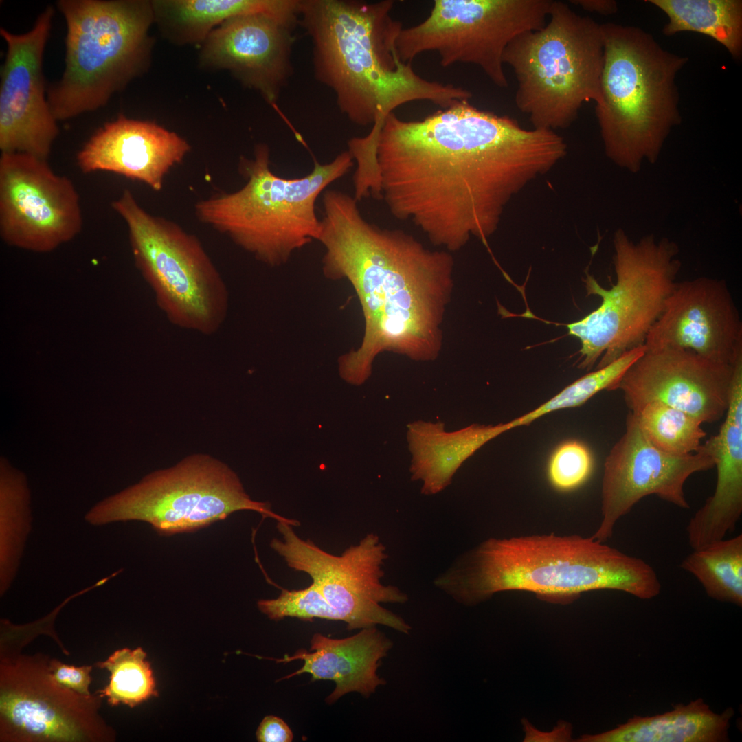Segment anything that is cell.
Masks as SVG:
<instances>
[{
    "instance_id": "1",
    "label": "cell",
    "mask_w": 742,
    "mask_h": 742,
    "mask_svg": "<svg viewBox=\"0 0 742 742\" xmlns=\"http://www.w3.org/2000/svg\"><path fill=\"white\" fill-rule=\"evenodd\" d=\"M566 153L556 131L524 128L467 100L421 120L391 113L377 139L381 199L449 252L471 236L487 245L512 198Z\"/></svg>"
},
{
    "instance_id": "2",
    "label": "cell",
    "mask_w": 742,
    "mask_h": 742,
    "mask_svg": "<svg viewBox=\"0 0 742 742\" xmlns=\"http://www.w3.org/2000/svg\"><path fill=\"white\" fill-rule=\"evenodd\" d=\"M354 196L324 192L317 240L325 249L323 271L353 286L364 321L362 343L340 357L341 377L360 385L384 351L418 361L435 360L441 325L453 286L450 252L433 251L401 229L367 221Z\"/></svg>"
},
{
    "instance_id": "3",
    "label": "cell",
    "mask_w": 742,
    "mask_h": 742,
    "mask_svg": "<svg viewBox=\"0 0 742 742\" xmlns=\"http://www.w3.org/2000/svg\"><path fill=\"white\" fill-rule=\"evenodd\" d=\"M395 1L300 0L298 23L313 43L315 76L332 89L341 111L360 126L383 122L404 104L427 100L446 109L472 93L427 80L398 55L403 29Z\"/></svg>"
},
{
    "instance_id": "4",
    "label": "cell",
    "mask_w": 742,
    "mask_h": 742,
    "mask_svg": "<svg viewBox=\"0 0 742 742\" xmlns=\"http://www.w3.org/2000/svg\"><path fill=\"white\" fill-rule=\"evenodd\" d=\"M603 543L554 534L489 538L457 556L434 584L464 606L510 590L572 596L614 589L644 600L660 594V582L649 563Z\"/></svg>"
},
{
    "instance_id": "5",
    "label": "cell",
    "mask_w": 742,
    "mask_h": 742,
    "mask_svg": "<svg viewBox=\"0 0 742 742\" xmlns=\"http://www.w3.org/2000/svg\"><path fill=\"white\" fill-rule=\"evenodd\" d=\"M604 61L595 111L605 153L636 172L655 163L671 130L679 124L676 77L688 60L664 49L641 28L601 24Z\"/></svg>"
},
{
    "instance_id": "6",
    "label": "cell",
    "mask_w": 742,
    "mask_h": 742,
    "mask_svg": "<svg viewBox=\"0 0 742 742\" xmlns=\"http://www.w3.org/2000/svg\"><path fill=\"white\" fill-rule=\"evenodd\" d=\"M269 155L267 145L256 146L253 159H240L245 185L197 202L195 214L259 260L279 266L295 251L317 240L316 200L348 172L355 161L348 150L344 151L329 163L315 162L304 177L286 179L271 171Z\"/></svg>"
},
{
    "instance_id": "7",
    "label": "cell",
    "mask_w": 742,
    "mask_h": 742,
    "mask_svg": "<svg viewBox=\"0 0 742 742\" xmlns=\"http://www.w3.org/2000/svg\"><path fill=\"white\" fill-rule=\"evenodd\" d=\"M67 26L65 69L47 98L57 121L104 106L147 67L151 1L59 0Z\"/></svg>"
},
{
    "instance_id": "8",
    "label": "cell",
    "mask_w": 742,
    "mask_h": 742,
    "mask_svg": "<svg viewBox=\"0 0 742 742\" xmlns=\"http://www.w3.org/2000/svg\"><path fill=\"white\" fill-rule=\"evenodd\" d=\"M546 25L513 39L504 64L517 79V108L533 128L570 126L585 102L597 103L604 61L601 24L552 1Z\"/></svg>"
},
{
    "instance_id": "9",
    "label": "cell",
    "mask_w": 742,
    "mask_h": 742,
    "mask_svg": "<svg viewBox=\"0 0 742 742\" xmlns=\"http://www.w3.org/2000/svg\"><path fill=\"white\" fill-rule=\"evenodd\" d=\"M616 283L601 286L588 273L583 280L587 295L601 298L600 305L582 319L563 324L581 344L579 368L589 370L615 361L644 344L664 311L681 268L678 246L653 235L633 243L622 229L614 238Z\"/></svg>"
},
{
    "instance_id": "10",
    "label": "cell",
    "mask_w": 742,
    "mask_h": 742,
    "mask_svg": "<svg viewBox=\"0 0 742 742\" xmlns=\"http://www.w3.org/2000/svg\"><path fill=\"white\" fill-rule=\"evenodd\" d=\"M245 510L299 525L297 520L274 513L269 503L251 499L226 464L206 455H195L105 498L85 519L93 526L141 521L161 535H172L196 531Z\"/></svg>"
},
{
    "instance_id": "11",
    "label": "cell",
    "mask_w": 742,
    "mask_h": 742,
    "mask_svg": "<svg viewBox=\"0 0 742 742\" xmlns=\"http://www.w3.org/2000/svg\"><path fill=\"white\" fill-rule=\"evenodd\" d=\"M111 207L124 221L135 264L159 307L175 325L205 335L216 332L228 308V293L196 236L153 215L125 189Z\"/></svg>"
},
{
    "instance_id": "12",
    "label": "cell",
    "mask_w": 742,
    "mask_h": 742,
    "mask_svg": "<svg viewBox=\"0 0 742 742\" xmlns=\"http://www.w3.org/2000/svg\"><path fill=\"white\" fill-rule=\"evenodd\" d=\"M553 0H435L423 22L403 28L398 36L404 63L436 52L440 65L479 67L494 85L508 87L503 55L518 36L543 27Z\"/></svg>"
},
{
    "instance_id": "13",
    "label": "cell",
    "mask_w": 742,
    "mask_h": 742,
    "mask_svg": "<svg viewBox=\"0 0 742 742\" xmlns=\"http://www.w3.org/2000/svg\"><path fill=\"white\" fill-rule=\"evenodd\" d=\"M282 539L273 538L270 547L287 565L308 574L312 583L335 609L348 630L386 626L403 634L412 627L398 614L384 608L382 603L403 604L408 596L398 587L385 585L382 578L385 560V546L374 533L366 535L359 542L333 555L310 539L300 538L287 523L277 521Z\"/></svg>"
},
{
    "instance_id": "14",
    "label": "cell",
    "mask_w": 742,
    "mask_h": 742,
    "mask_svg": "<svg viewBox=\"0 0 742 742\" xmlns=\"http://www.w3.org/2000/svg\"><path fill=\"white\" fill-rule=\"evenodd\" d=\"M48 657L1 655L0 741L103 742L113 730L98 713L101 697L59 684Z\"/></svg>"
},
{
    "instance_id": "15",
    "label": "cell",
    "mask_w": 742,
    "mask_h": 742,
    "mask_svg": "<svg viewBox=\"0 0 742 742\" xmlns=\"http://www.w3.org/2000/svg\"><path fill=\"white\" fill-rule=\"evenodd\" d=\"M82 213L70 179L47 160L21 153L0 156V235L10 245L47 252L81 231Z\"/></svg>"
},
{
    "instance_id": "16",
    "label": "cell",
    "mask_w": 742,
    "mask_h": 742,
    "mask_svg": "<svg viewBox=\"0 0 742 742\" xmlns=\"http://www.w3.org/2000/svg\"><path fill=\"white\" fill-rule=\"evenodd\" d=\"M714 467L712 458L701 447L695 453L676 456L654 446L642 432L630 412L626 429L606 458L602 482V519L592 537L604 542L616 522L641 499L654 495L688 509L684 484L695 473Z\"/></svg>"
},
{
    "instance_id": "17",
    "label": "cell",
    "mask_w": 742,
    "mask_h": 742,
    "mask_svg": "<svg viewBox=\"0 0 742 742\" xmlns=\"http://www.w3.org/2000/svg\"><path fill=\"white\" fill-rule=\"evenodd\" d=\"M54 14V8L47 6L32 28L23 34L0 28L7 49L0 74L1 153H21L47 160L58 135V121L45 96L43 70Z\"/></svg>"
},
{
    "instance_id": "18",
    "label": "cell",
    "mask_w": 742,
    "mask_h": 742,
    "mask_svg": "<svg viewBox=\"0 0 742 742\" xmlns=\"http://www.w3.org/2000/svg\"><path fill=\"white\" fill-rule=\"evenodd\" d=\"M732 373L733 363L710 360L689 350H645L627 369L616 390L622 392L631 412L649 403L660 402L702 423H711L720 420L728 409Z\"/></svg>"
},
{
    "instance_id": "19",
    "label": "cell",
    "mask_w": 742,
    "mask_h": 742,
    "mask_svg": "<svg viewBox=\"0 0 742 742\" xmlns=\"http://www.w3.org/2000/svg\"><path fill=\"white\" fill-rule=\"evenodd\" d=\"M644 345L733 363L742 352V322L726 282L709 277L677 282Z\"/></svg>"
},
{
    "instance_id": "20",
    "label": "cell",
    "mask_w": 742,
    "mask_h": 742,
    "mask_svg": "<svg viewBox=\"0 0 742 742\" xmlns=\"http://www.w3.org/2000/svg\"><path fill=\"white\" fill-rule=\"evenodd\" d=\"M292 30L265 15L231 18L212 30L203 42L201 63L229 70L275 105L292 71Z\"/></svg>"
},
{
    "instance_id": "21",
    "label": "cell",
    "mask_w": 742,
    "mask_h": 742,
    "mask_svg": "<svg viewBox=\"0 0 742 742\" xmlns=\"http://www.w3.org/2000/svg\"><path fill=\"white\" fill-rule=\"evenodd\" d=\"M188 142L156 123L120 115L98 128L78 152L85 174L105 171L160 191L170 170L189 153Z\"/></svg>"
},
{
    "instance_id": "22",
    "label": "cell",
    "mask_w": 742,
    "mask_h": 742,
    "mask_svg": "<svg viewBox=\"0 0 742 742\" xmlns=\"http://www.w3.org/2000/svg\"><path fill=\"white\" fill-rule=\"evenodd\" d=\"M701 447L713 459L717 483L713 494L686 528L690 546L699 549L734 530L742 514V357L733 363L731 391L719 432Z\"/></svg>"
},
{
    "instance_id": "23",
    "label": "cell",
    "mask_w": 742,
    "mask_h": 742,
    "mask_svg": "<svg viewBox=\"0 0 742 742\" xmlns=\"http://www.w3.org/2000/svg\"><path fill=\"white\" fill-rule=\"evenodd\" d=\"M392 647L389 638L372 627L342 639L315 633L309 651L300 649L291 656L268 659L284 663L296 660L304 662L300 669L282 679L308 673L312 681H333L335 688L326 699L328 704H332L352 692L369 697L379 686L385 685V680L379 676L377 669Z\"/></svg>"
},
{
    "instance_id": "24",
    "label": "cell",
    "mask_w": 742,
    "mask_h": 742,
    "mask_svg": "<svg viewBox=\"0 0 742 742\" xmlns=\"http://www.w3.org/2000/svg\"><path fill=\"white\" fill-rule=\"evenodd\" d=\"M407 427L411 479L421 482L420 492L425 495L445 490L466 460L491 440L514 428L511 421L495 425L474 423L449 432L441 421L425 420L412 422Z\"/></svg>"
},
{
    "instance_id": "25",
    "label": "cell",
    "mask_w": 742,
    "mask_h": 742,
    "mask_svg": "<svg viewBox=\"0 0 742 742\" xmlns=\"http://www.w3.org/2000/svg\"><path fill=\"white\" fill-rule=\"evenodd\" d=\"M155 20L179 42H203L217 25L234 17L265 15L291 27L299 19L300 0L151 1Z\"/></svg>"
},
{
    "instance_id": "26",
    "label": "cell",
    "mask_w": 742,
    "mask_h": 742,
    "mask_svg": "<svg viewBox=\"0 0 742 742\" xmlns=\"http://www.w3.org/2000/svg\"><path fill=\"white\" fill-rule=\"evenodd\" d=\"M731 708L717 714L699 699L651 717L630 718L612 730L585 734L583 742H722L728 741Z\"/></svg>"
},
{
    "instance_id": "27",
    "label": "cell",
    "mask_w": 742,
    "mask_h": 742,
    "mask_svg": "<svg viewBox=\"0 0 742 742\" xmlns=\"http://www.w3.org/2000/svg\"><path fill=\"white\" fill-rule=\"evenodd\" d=\"M662 10L668 21L663 33L672 36L695 32L712 38L726 48L732 57L742 54V1L648 0Z\"/></svg>"
},
{
    "instance_id": "28",
    "label": "cell",
    "mask_w": 742,
    "mask_h": 742,
    "mask_svg": "<svg viewBox=\"0 0 742 742\" xmlns=\"http://www.w3.org/2000/svg\"><path fill=\"white\" fill-rule=\"evenodd\" d=\"M30 491L25 475L1 459L0 465V592L17 574L32 528Z\"/></svg>"
},
{
    "instance_id": "29",
    "label": "cell",
    "mask_w": 742,
    "mask_h": 742,
    "mask_svg": "<svg viewBox=\"0 0 742 742\" xmlns=\"http://www.w3.org/2000/svg\"><path fill=\"white\" fill-rule=\"evenodd\" d=\"M681 567L696 577L710 597L741 607V534L693 550Z\"/></svg>"
},
{
    "instance_id": "30",
    "label": "cell",
    "mask_w": 742,
    "mask_h": 742,
    "mask_svg": "<svg viewBox=\"0 0 742 742\" xmlns=\"http://www.w3.org/2000/svg\"><path fill=\"white\" fill-rule=\"evenodd\" d=\"M633 413L649 442L670 454L684 456L697 452L706 434L695 416L660 402H651Z\"/></svg>"
},
{
    "instance_id": "31",
    "label": "cell",
    "mask_w": 742,
    "mask_h": 742,
    "mask_svg": "<svg viewBox=\"0 0 742 742\" xmlns=\"http://www.w3.org/2000/svg\"><path fill=\"white\" fill-rule=\"evenodd\" d=\"M141 647L134 650L124 648L115 651L106 660L95 666L111 673L109 684L96 692L106 697L113 706L124 704L134 707L153 696H157L150 664Z\"/></svg>"
},
{
    "instance_id": "32",
    "label": "cell",
    "mask_w": 742,
    "mask_h": 742,
    "mask_svg": "<svg viewBox=\"0 0 742 742\" xmlns=\"http://www.w3.org/2000/svg\"><path fill=\"white\" fill-rule=\"evenodd\" d=\"M644 351V345L635 348L579 378L534 410L511 420L514 428L528 425L550 412L580 406L602 390H615L627 369Z\"/></svg>"
},
{
    "instance_id": "33",
    "label": "cell",
    "mask_w": 742,
    "mask_h": 742,
    "mask_svg": "<svg viewBox=\"0 0 742 742\" xmlns=\"http://www.w3.org/2000/svg\"><path fill=\"white\" fill-rule=\"evenodd\" d=\"M257 605L262 613L274 620L286 617L310 621L314 618L341 620L338 613L313 583L297 590L282 589L276 598L260 600Z\"/></svg>"
},
{
    "instance_id": "34",
    "label": "cell",
    "mask_w": 742,
    "mask_h": 742,
    "mask_svg": "<svg viewBox=\"0 0 742 742\" xmlns=\"http://www.w3.org/2000/svg\"><path fill=\"white\" fill-rule=\"evenodd\" d=\"M593 459L589 449L576 440L566 441L552 453L548 465L552 485L560 491H570L583 484L590 475Z\"/></svg>"
},
{
    "instance_id": "35",
    "label": "cell",
    "mask_w": 742,
    "mask_h": 742,
    "mask_svg": "<svg viewBox=\"0 0 742 742\" xmlns=\"http://www.w3.org/2000/svg\"><path fill=\"white\" fill-rule=\"evenodd\" d=\"M49 666L52 676L59 684L82 695H91L89 686L92 680L91 666L77 667L52 658L49 660Z\"/></svg>"
},
{
    "instance_id": "36",
    "label": "cell",
    "mask_w": 742,
    "mask_h": 742,
    "mask_svg": "<svg viewBox=\"0 0 742 742\" xmlns=\"http://www.w3.org/2000/svg\"><path fill=\"white\" fill-rule=\"evenodd\" d=\"M293 738V732L286 723L273 715L266 716L256 730V739L260 742H291Z\"/></svg>"
},
{
    "instance_id": "37",
    "label": "cell",
    "mask_w": 742,
    "mask_h": 742,
    "mask_svg": "<svg viewBox=\"0 0 742 742\" xmlns=\"http://www.w3.org/2000/svg\"><path fill=\"white\" fill-rule=\"evenodd\" d=\"M569 2L586 11L603 15L613 14L618 10L617 3L612 0H571Z\"/></svg>"
}]
</instances>
